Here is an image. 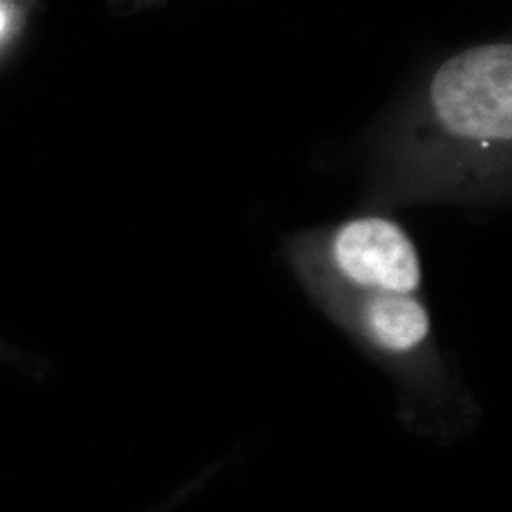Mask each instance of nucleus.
<instances>
[{
    "label": "nucleus",
    "instance_id": "f257e3e1",
    "mask_svg": "<svg viewBox=\"0 0 512 512\" xmlns=\"http://www.w3.org/2000/svg\"><path fill=\"white\" fill-rule=\"evenodd\" d=\"M416 114L397 160L408 196L473 194L503 183L511 173V42L446 59Z\"/></svg>",
    "mask_w": 512,
    "mask_h": 512
},
{
    "label": "nucleus",
    "instance_id": "f03ea898",
    "mask_svg": "<svg viewBox=\"0 0 512 512\" xmlns=\"http://www.w3.org/2000/svg\"><path fill=\"white\" fill-rule=\"evenodd\" d=\"M294 272L330 321L395 380L406 425L440 444L471 433L478 404L440 355L421 296L353 291L310 270Z\"/></svg>",
    "mask_w": 512,
    "mask_h": 512
},
{
    "label": "nucleus",
    "instance_id": "7ed1b4c3",
    "mask_svg": "<svg viewBox=\"0 0 512 512\" xmlns=\"http://www.w3.org/2000/svg\"><path fill=\"white\" fill-rule=\"evenodd\" d=\"M294 270H310L353 291L420 296L423 268L414 241L385 217L349 219L289 245Z\"/></svg>",
    "mask_w": 512,
    "mask_h": 512
},
{
    "label": "nucleus",
    "instance_id": "20e7f679",
    "mask_svg": "<svg viewBox=\"0 0 512 512\" xmlns=\"http://www.w3.org/2000/svg\"><path fill=\"white\" fill-rule=\"evenodd\" d=\"M219 473V469L217 467H211V469H207V471H203L200 475L196 476V478H192V480H188L184 486H181L175 494L169 495V497H165L162 503H158L156 507H152L150 511L147 512H173L177 511L179 507H183L184 503L190 499V497H194L196 494H200L203 488L213 480V476Z\"/></svg>",
    "mask_w": 512,
    "mask_h": 512
},
{
    "label": "nucleus",
    "instance_id": "39448f33",
    "mask_svg": "<svg viewBox=\"0 0 512 512\" xmlns=\"http://www.w3.org/2000/svg\"><path fill=\"white\" fill-rule=\"evenodd\" d=\"M0 359H10V361H16L18 365L21 363V361H19L18 353L14 355L10 349H6L4 346H0Z\"/></svg>",
    "mask_w": 512,
    "mask_h": 512
},
{
    "label": "nucleus",
    "instance_id": "423d86ee",
    "mask_svg": "<svg viewBox=\"0 0 512 512\" xmlns=\"http://www.w3.org/2000/svg\"><path fill=\"white\" fill-rule=\"evenodd\" d=\"M4 27H6V14H4V10L0 8V35H2V31H4Z\"/></svg>",
    "mask_w": 512,
    "mask_h": 512
}]
</instances>
